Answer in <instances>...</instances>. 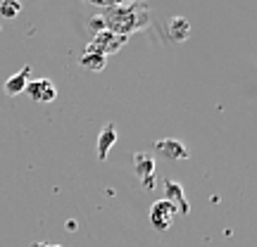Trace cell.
<instances>
[{
  "mask_svg": "<svg viewBox=\"0 0 257 247\" xmlns=\"http://www.w3.org/2000/svg\"><path fill=\"white\" fill-rule=\"evenodd\" d=\"M148 5L146 3H131V5H114L110 8L102 19H105V29L112 31V34H117V36H128L131 31H136V29H143L148 24V19L150 17H138V12H146Z\"/></svg>",
  "mask_w": 257,
  "mask_h": 247,
  "instance_id": "1",
  "label": "cell"
},
{
  "mask_svg": "<svg viewBox=\"0 0 257 247\" xmlns=\"http://www.w3.org/2000/svg\"><path fill=\"white\" fill-rule=\"evenodd\" d=\"M126 43V36H117V34H112V31H100V34H95L91 43H88V50H95V53H100V55H112V53H117L121 46Z\"/></svg>",
  "mask_w": 257,
  "mask_h": 247,
  "instance_id": "2",
  "label": "cell"
},
{
  "mask_svg": "<svg viewBox=\"0 0 257 247\" xmlns=\"http://www.w3.org/2000/svg\"><path fill=\"white\" fill-rule=\"evenodd\" d=\"M174 216H176V207L167 200H160L150 207V223H153V228H157V230L169 228Z\"/></svg>",
  "mask_w": 257,
  "mask_h": 247,
  "instance_id": "3",
  "label": "cell"
},
{
  "mask_svg": "<svg viewBox=\"0 0 257 247\" xmlns=\"http://www.w3.org/2000/svg\"><path fill=\"white\" fill-rule=\"evenodd\" d=\"M27 95L34 102H53L57 98V88L53 81L48 79H38V81L27 83Z\"/></svg>",
  "mask_w": 257,
  "mask_h": 247,
  "instance_id": "4",
  "label": "cell"
},
{
  "mask_svg": "<svg viewBox=\"0 0 257 247\" xmlns=\"http://www.w3.org/2000/svg\"><path fill=\"white\" fill-rule=\"evenodd\" d=\"M155 150L167 159H186L188 152H186V145L176 138H162L155 143Z\"/></svg>",
  "mask_w": 257,
  "mask_h": 247,
  "instance_id": "5",
  "label": "cell"
},
{
  "mask_svg": "<svg viewBox=\"0 0 257 247\" xmlns=\"http://www.w3.org/2000/svg\"><path fill=\"white\" fill-rule=\"evenodd\" d=\"M165 188H167V202H172L176 207V211H181V214H186L188 211V202H186L184 197V188L179 183H174V181H165Z\"/></svg>",
  "mask_w": 257,
  "mask_h": 247,
  "instance_id": "6",
  "label": "cell"
},
{
  "mask_svg": "<svg viewBox=\"0 0 257 247\" xmlns=\"http://www.w3.org/2000/svg\"><path fill=\"white\" fill-rule=\"evenodd\" d=\"M29 72H31V69H29V67H24V69H22V72H17L15 74V76H10L8 81H5V86H3V88H5V93H8V95H12V98H15V95H22V93L27 91V76H29Z\"/></svg>",
  "mask_w": 257,
  "mask_h": 247,
  "instance_id": "7",
  "label": "cell"
},
{
  "mask_svg": "<svg viewBox=\"0 0 257 247\" xmlns=\"http://www.w3.org/2000/svg\"><path fill=\"white\" fill-rule=\"evenodd\" d=\"M114 143H117V128H114V124H105L102 133L98 136V157L105 159L107 152H110V147L114 145Z\"/></svg>",
  "mask_w": 257,
  "mask_h": 247,
  "instance_id": "8",
  "label": "cell"
},
{
  "mask_svg": "<svg viewBox=\"0 0 257 247\" xmlns=\"http://www.w3.org/2000/svg\"><path fill=\"white\" fill-rule=\"evenodd\" d=\"M81 67H86V69H91V72H100V69H105V64H107V57L100 55V53H95V50H88L86 48V53L81 55Z\"/></svg>",
  "mask_w": 257,
  "mask_h": 247,
  "instance_id": "9",
  "label": "cell"
},
{
  "mask_svg": "<svg viewBox=\"0 0 257 247\" xmlns=\"http://www.w3.org/2000/svg\"><path fill=\"white\" fill-rule=\"evenodd\" d=\"M188 34H191V24L184 17H176L169 22V36L174 38V41H186Z\"/></svg>",
  "mask_w": 257,
  "mask_h": 247,
  "instance_id": "10",
  "label": "cell"
},
{
  "mask_svg": "<svg viewBox=\"0 0 257 247\" xmlns=\"http://www.w3.org/2000/svg\"><path fill=\"white\" fill-rule=\"evenodd\" d=\"M134 166H136V174L138 176H150V174H153V166H155V162H153V157H148V155H136V157H134Z\"/></svg>",
  "mask_w": 257,
  "mask_h": 247,
  "instance_id": "11",
  "label": "cell"
},
{
  "mask_svg": "<svg viewBox=\"0 0 257 247\" xmlns=\"http://www.w3.org/2000/svg\"><path fill=\"white\" fill-rule=\"evenodd\" d=\"M22 12V3L19 0H3L0 3V17L3 19H15Z\"/></svg>",
  "mask_w": 257,
  "mask_h": 247,
  "instance_id": "12",
  "label": "cell"
},
{
  "mask_svg": "<svg viewBox=\"0 0 257 247\" xmlns=\"http://www.w3.org/2000/svg\"><path fill=\"white\" fill-rule=\"evenodd\" d=\"M34 247H60V245H53V242H36Z\"/></svg>",
  "mask_w": 257,
  "mask_h": 247,
  "instance_id": "13",
  "label": "cell"
},
{
  "mask_svg": "<svg viewBox=\"0 0 257 247\" xmlns=\"http://www.w3.org/2000/svg\"><path fill=\"white\" fill-rule=\"evenodd\" d=\"M86 3H91V5H105V0H86Z\"/></svg>",
  "mask_w": 257,
  "mask_h": 247,
  "instance_id": "14",
  "label": "cell"
}]
</instances>
